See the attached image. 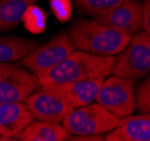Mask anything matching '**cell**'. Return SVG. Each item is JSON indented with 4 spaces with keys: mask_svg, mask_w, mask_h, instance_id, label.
<instances>
[{
    "mask_svg": "<svg viewBox=\"0 0 150 141\" xmlns=\"http://www.w3.org/2000/svg\"><path fill=\"white\" fill-rule=\"evenodd\" d=\"M35 118L24 102L0 103V137L13 138Z\"/></svg>",
    "mask_w": 150,
    "mask_h": 141,
    "instance_id": "11",
    "label": "cell"
},
{
    "mask_svg": "<svg viewBox=\"0 0 150 141\" xmlns=\"http://www.w3.org/2000/svg\"><path fill=\"white\" fill-rule=\"evenodd\" d=\"M103 141H125V140L123 139V138H121L114 130H112V131L108 132L106 135H104Z\"/></svg>",
    "mask_w": 150,
    "mask_h": 141,
    "instance_id": "21",
    "label": "cell"
},
{
    "mask_svg": "<svg viewBox=\"0 0 150 141\" xmlns=\"http://www.w3.org/2000/svg\"><path fill=\"white\" fill-rule=\"evenodd\" d=\"M74 50L67 33L59 31L50 42L37 47L20 61L24 67L37 76L61 63Z\"/></svg>",
    "mask_w": 150,
    "mask_h": 141,
    "instance_id": "7",
    "label": "cell"
},
{
    "mask_svg": "<svg viewBox=\"0 0 150 141\" xmlns=\"http://www.w3.org/2000/svg\"><path fill=\"white\" fill-rule=\"evenodd\" d=\"M103 81L104 79L99 77V79L75 81V82L59 83V84H50L42 87L57 94L71 108L77 109L95 101V98L100 91Z\"/></svg>",
    "mask_w": 150,
    "mask_h": 141,
    "instance_id": "10",
    "label": "cell"
},
{
    "mask_svg": "<svg viewBox=\"0 0 150 141\" xmlns=\"http://www.w3.org/2000/svg\"><path fill=\"white\" fill-rule=\"evenodd\" d=\"M114 56H100L82 50L72 52L65 60L36 77L40 86L112 75Z\"/></svg>",
    "mask_w": 150,
    "mask_h": 141,
    "instance_id": "1",
    "label": "cell"
},
{
    "mask_svg": "<svg viewBox=\"0 0 150 141\" xmlns=\"http://www.w3.org/2000/svg\"><path fill=\"white\" fill-rule=\"evenodd\" d=\"M134 103L136 109L139 113L150 112V82L149 79L146 80L134 90Z\"/></svg>",
    "mask_w": 150,
    "mask_h": 141,
    "instance_id": "17",
    "label": "cell"
},
{
    "mask_svg": "<svg viewBox=\"0 0 150 141\" xmlns=\"http://www.w3.org/2000/svg\"><path fill=\"white\" fill-rule=\"evenodd\" d=\"M79 12L90 15L93 18L104 15L118 7L125 0H74Z\"/></svg>",
    "mask_w": 150,
    "mask_h": 141,
    "instance_id": "16",
    "label": "cell"
},
{
    "mask_svg": "<svg viewBox=\"0 0 150 141\" xmlns=\"http://www.w3.org/2000/svg\"><path fill=\"white\" fill-rule=\"evenodd\" d=\"M37 0H0V33L15 28Z\"/></svg>",
    "mask_w": 150,
    "mask_h": 141,
    "instance_id": "14",
    "label": "cell"
},
{
    "mask_svg": "<svg viewBox=\"0 0 150 141\" xmlns=\"http://www.w3.org/2000/svg\"><path fill=\"white\" fill-rule=\"evenodd\" d=\"M134 80L110 75L102 82L95 101L121 119L134 112Z\"/></svg>",
    "mask_w": 150,
    "mask_h": 141,
    "instance_id": "5",
    "label": "cell"
},
{
    "mask_svg": "<svg viewBox=\"0 0 150 141\" xmlns=\"http://www.w3.org/2000/svg\"><path fill=\"white\" fill-rule=\"evenodd\" d=\"M0 141H19L18 139H13V138H4L0 137Z\"/></svg>",
    "mask_w": 150,
    "mask_h": 141,
    "instance_id": "22",
    "label": "cell"
},
{
    "mask_svg": "<svg viewBox=\"0 0 150 141\" xmlns=\"http://www.w3.org/2000/svg\"><path fill=\"white\" fill-rule=\"evenodd\" d=\"M120 118L115 117L99 103H90L73 109L63 120V127L69 135H96L112 131L119 123Z\"/></svg>",
    "mask_w": 150,
    "mask_h": 141,
    "instance_id": "3",
    "label": "cell"
},
{
    "mask_svg": "<svg viewBox=\"0 0 150 141\" xmlns=\"http://www.w3.org/2000/svg\"><path fill=\"white\" fill-rule=\"evenodd\" d=\"M113 130L125 141H150L149 113L121 118Z\"/></svg>",
    "mask_w": 150,
    "mask_h": 141,
    "instance_id": "12",
    "label": "cell"
},
{
    "mask_svg": "<svg viewBox=\"0 0 150 141\" xmlns=\"http://www.w3.org/2000/svg\"><path fill=\"white\" fill-rule=\"evenodd\" d=\"M69 135L61 123L34 120L19 133V141H63Z\"/></svg>",
    "mask_w": 150,
    "mask_h": 141,
    "instance_id": "13",
    "label": "cell"
},
{
    "mask_svg": "<svg viewBox=\"0 0 150 141\" xmlns=\"http://www.w3.org/2000/svg\"><path fill=\"white\" fill-rule=\"evenodd\" d=\"M94 19L106 27L132 37L142 30V4L138 0H125L114 9Z\"/></svg>",
    "mask_w": 150,
    "mask_h": 141,
    "instance_id": "9",
    "label": "cell"
},
{
    "mask_svg": "<svg viewBox=\"0 0 150 141\" xmlns=\"http://www.w3.org/2000/svg\"><path fill=\"white\" fill-rule=\"evenodd\" d=\"M142 31L150 33V0H144L142 5Z\"/></svg>",
    "mask_w": 150,
    "mask_h": 141,
    "instance_id": "19",
    "label": "cell"
},
{
    "mask_svg": "<svg viewBox=\"0 0 150 141\" xmlns=\"http://www.w3.org/2000/svg\"><path fill=\"white\" fill-rule=\"evenodd\" d=\"M76 50L100 56H115L131 37L98 23L95 19H76L67 30Z\"/></svg>",
    "mask_w": 150,
    "mask_h": 141,
    "instance_id": "2",
    "label": "cell"
},
{
    "mask_svg": "<svg viewBox=\"0 0 150 141\" xmlns=\"http://www.w3.org/2000/svg\"><path fill=\"white\" fill-rule=\"evenodd\" d=\"M50 6L61 20H66L71 16V4L69 0H52Z\"/></svg>",
    "mask_w": 150,
    "mask_h": 141,
    "instance_id": "18",
    "label": "cell"
},
{
    "mask_svg": "<svg viewBox=\"0 0 150 141\" xmlns=\"http://www.w3.org/2000/svg\"><path fill=\"white\" fill-rule=\"evenodd\" d=\"M42 86L35 74L13 63H0V103L24 102Z\"/></svg>",
    "mask_w": 150,
    "mask_h": 141,
    "instance_id": "6",
    "label": "cell"
},
{
    "mask_svg": "<svg viewBox=\"0 0 150 141\" xmlns=\"http://www.w3.org/2000/svg\"><path fill=\"white\" fill-rule=\"evenodd\" d=\"M37 48V43L19 37H0V63L19 61Z\"/></svg>",
    "mask_w": 150,
    "mask_h": 141,
    "instance_id": "15",
    "label": "cell"
},
{
    "mask_svg": "<svg viewBox=\"0 0 150 141\" xmlns=\"http://www.w3.org/2000/svg\"><path fill=\"white\" fill-rule=\"evenodd\" d=\"M24 103L33 113L35 120L50 123H62L73 111V108L62 98L44 87L30 94Z\"/></svg>",
    "mask_w": 150,
    "mask_h": 141,
    "instance_id": "8",
    "label": "cell"
},
{
    "mask_svg": "<svg viewBox=\"0 0 150 141\" xmlns=\"http://www.w3.org/2000/svg\"><path fill=\"white\" fill-rule=\"evenodd\" d=\"M150 69V36L139 31L131 37L125 48L114 56L112 75L139 80L147 76Z\"/></svg>",
    "mask_w": 150,
    "mask_h": 141,
    "instance_id": "4",
    "label": "cell"
},
{
    "mask_svg": "<svg viewBox=\"0 0 150 141\" xmlns=\"http://www.w3.org/2000/svg\"><path fill=\"white\" fill-rule=\"evenodd\" d=\"M104 135H69L63 141H103Z\"/></svg>",
    "mask_w": 150,
    "mask_h": 141,
    "instance_id": "20",
    "label": "cell"
}]
</instances>
